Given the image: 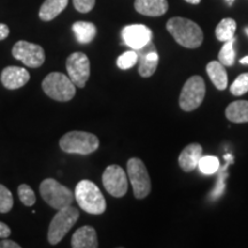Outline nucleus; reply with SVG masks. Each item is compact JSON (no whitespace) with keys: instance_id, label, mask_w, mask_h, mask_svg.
<instances>
[{"instance_id":"2f4dec72","label":"nucleus","mask_w":248,"mask_h":248,"mask_svg":"<svg viewBox=\"0 0 248 248\" xmlns=\"http://www.w3.org/2000/svg\"><path fill=\"white\" fill-rule=\"evenodd\" d=\"M11 234V229L5 223L0 222V238H8Z\"/></svg>"},{"instance_id":"9d476101","label":"nucleus","mask_w":248,"mask_h":248,"mask_svg":"<svg viewBox=\"0 0 248 248\" xmlns=\"http://www.w3.org/2000/svg\"><path fill=\"white\" fill-rule=\"evenodd\" d=\"M66 67L68 76L77 88L83 89L90 77V60L82 52H75L67 59Z\"/></svg>"},{"instance_id":"9b49d317","label":"nucleus","mask_w":248,"mask_h":248,"mask_svg":"<svg viewBox=\"0 0 248 248\" xmlns=\"http://www.w3.org/2000/svg\"><path fill=\"white\" fill-rule=\"evenodd\" d=\"M102 184L106 191L115 198H122L128 191V177L120 166L111 164L102 173Z\"/></svg>"},{"instance_id":"e433bc0d","label":"nucleus","mask_w":248,"mask_h":248,"mask_svg":"<svg viewBox=\"0 0 248 248\" xmlns=\"http://www.w3.org/2000/svg\"><path fill=\"white\" fill-rule=\"evenodd\" d=\"M245 32H246V35L248 36V28H246V29H245Z\"/></svg>"},{"instance_id":"aec40b11","label":"nucleus","mask_w":248,"mask_h":248,"mask_svg":"<svg viewBox=\"0 0 248 248\" xmlns=\"http://www.w3.org/2000/svg\"><path fill=\"white\" fill-rule=\"evenodd\" d=\"M69 0H45L39 9V17L43 21H51L67 7Z\"/></svg>"},{"instance_id":"cd10ccee","label":"nucleus","mask_w":248,"mask_h":248,"mask_svg":"<svg viewBox=\"0 0 248 248\" xmlns=\"http://www.w3.org/2000/svg\"><path fill=\"white\" fill-rule=\"evenodd\" d=\"M13 195L12 192L4 185L0 184V213L5 214L11 212L13 208Z\"/></svg>"},{"instance_id":"b1692460","label":"nucleus","mask_w":248,"mask_h":248,"mask_svg":"<svg viewBox=\"0 0 248 248\" xmlns=\"http://www.w3.org/2000/svg\"><path fill=\"white\" fill-rule=\"evenodd\" d=\"M198 168L203 175H213L221 168V163H219V160L216 156L207 155V156H201Z\"/></svg>"},{"instance_id":"f03ea898","label":"nucleus","mask_w":248,"mask_h":248,"mask_svg":"<svg viewBox=\"0 0 248 248\" xmlns=\"http://www.w3.org/2000/svg\"><path fill=\"white\" fill-rule=\"evenodd\" d=\"M75 199L80 208L92 215H100L106 210V200L100 188L88 179H83L76 185Z\"/></svg>"},{"instance_id":"393cba45","label":"nucleus","mask_w":248,"mask_h":248,"mask_svg":"<svg viewBox=\"0 0 248 248\" xmlns=\"http://www.w3.org/2000/svg\"><path fill=\"white\" fill-rule=\"evenodd\" d=\"M138 62V53L137 51H126L124 52L122 55H120L116 60V64L120 69L126 70L136 66V63Z\"/></svg>"},{"instance_id":"6e6552de","label":"nucleus","mask_w":248,"mask_h":248,"mask_svg":"<svg viewBox=\"0 0 248 248\" xmlns=\"http://www.w3.org/2000/svg\"><path fill=\"white\" fill-rule=\"evenodd\" d=\"M206 94L204 80L200 76H192L186 80L179 95V106L184 111L197 109L202 104Z\"/></svg>"},{"instance_id":"f257e3e1","label":"nucleus","mask_w":248,"mask_h":248,"mask_svg":"<svg viewBox=\"0 0 248 248\" xmlns=\"http://www.w3.org/2000/svg\"><path fill=\"white\" fill-rule=\"evenodd\" d=\"M167 30L183 47L198 48L203 42L201 28L188 18L171 17L167 22Z\"/></svg>"},{"instance_id":"f704fd0d","label":"nucleus","mask_w":248,"mask_h":248,"mask_svg":"<svg viewBox=\"0 0 248 248\" xmlns=\"http://www.w3.org/2000/svg\"><path fill=\"white\" fill-rule=\"evenodd\" d=\"M240 63L241 64H248V57H245L240 60Z\"/></svg>"},{"instance_id":"2eb2a0df","label":"nucleus","mask_w":248,"mask_h":248,"mask_svg":"<svg viewBox=\"0 0 248 248\" xmlns=\"http://www.w3.org/2000/svg\"><path fill=\"white\" fill-rule=\"evenodd\" d=\"M202 156V146L200 144H190L181 152L178 157V163L182 170L185 172L193 171L197 168L199 161Z\"/></svg>"},{"instance_id":"4be33fe9","label":"nucleus","mask_w":248,"mask_h":248,"mask_svg":"<svg viewBox=\"0 0 248 248\" xmlns=\"http://www.w3.org/2000/svg\"><path fill=\"white\" fill-rule=\"evenodd\" d=\"M235 29H237V23H235L233 18H223L216 27V38L218 39L219 42H228V40L234 38Z\"/></svg>"},{"instance_id":"dca6fc26","label":"nucleus","mask_w":248,"mask_h":248,"mask_svg":"<svg viewBox=\"0 0 248 248\" xmlns=\"http://www.w3.org/2000/svg\"><path fill=\"white\" fill-rule=\"evenodd\" d=\"M71 246L74 248H97L99 246L97 232L92 226H82L73 234Z\"/></svg>"},{"instance_id":"c85d7f7f","label":"nucleus","mask_w":248,"mask_h":248,"mask_svg":"<svg viewBox=\"0 0 248 248\" xmlns=\"http://www.w3.org/2000/svg\"><path fill=\"white\" fill-rule=\"evenodd\" d=\"M17 192H18V198H20L21 202H22L24 206L31 207L35 204L36 194L29 185H27V184L20 185L18 186Z\"/></svg>"},{"instance_id":"20e7f679","label":"nucleus","mask_w":248,"mask_h":248,"mask_svg":"<svg viewBox=\"0 0 248 248\" xmlns=\"http://www.w3.org/2000/svg\"><path fill=\"white\" fill-rule=\"evenodd\" d=\"M42 88L49 98L62 102L71 100L76 93V85L69 76L58 71L48 74L45 77L42 83Z\"/></svg>"},{"instance_id":"7ed1b4c3","label":"nucleus","mask_w":248,"mask_h":248,"mask_svg":"<svg viewBox=\"0 0 248 248\" xmlns=\"http://www.w3.org/2000/svg\"><path fill=\"white\" fill-rule=\"evenodd\" d=\"M60 147L69 154L89 155L98 150L99 139L90 132L70 131L61 137Z\"/></svg>"},{"instance_id":"ddd939ff","label":"nucleus","mask_w":248,"mask_h":248,"mask_svg":"<svg viewBox=\"0 0 248 248\" xmlns=\"http://www.w3.org/2000/svg\"><path fill=\"white\" fill-rule=\"evenodd\" d=\"M138 53V73L141 77H151L156 70L157 64H159V54H157L156 48L152 42L148 43L146 46L140 49H137Z\"/></svg>"},{"instance_id":"6ab92c4d","label":"nucleus","mask_w":248,"mask_h":248,"mask_svg":"<svg viewBox=\"0 0 248 248\" xmlns=\"http://www.w3.org/2000/svg\"><path fill=\"white\" fill-rule=\"evenodd\" d=\"M225 116L232 123L248 122V101L237 100L231 102L225 110Z\"/></svg>"},{"instance_id":"412c9836","label":"nucleus","mask_w":248,"mask_h":248,"mask_svg":"<svg viewBox=\"0 0 248 248\" xmlns=\"http://www.w3.org/2000/svg\"><path fill=\"white\" fill-rule=\"evenodd\" d=\"M73 31L79 44H89L97 35V28L91 22L78 21L73 24Z\"/></svg>"},{"instance_id":"f3484780","label":"nucleus","mask_w":248,"mask_h":248,"mask_svg":"<svg viewBox=\"0 0 248 248\" xmlns=\"http://www.w3.org/2000/svg\"><path fill=\"white\" fill-rule=\"evenodd\" d=\"M135 9L146 16H161L168 11L167 0H136Z\"/></svg>"},{"instance_id":"1a4fd4ad","label":"nucleus","mask_w":248,"mask_h":248,"mask_svg":"<svg viewBox=\"0 0 248 248\" xmlns=\"http://www.w3.org/2000/svg\"><path fill=\"white\" fill-rule=\"evenodd\" d=\"M12 54L16 60L21 61L29 68H38L44 63L45 52L42 46L32 43L20 40L13 46Z\"/></svg>"},{"instance_id":"a211bd4d","label":"nucleus","mask_w":248,"mask_h":248,"mask_svg":"<svg viewBox=\"0 0 248 248\" xmlns=\"http://www.w3.org/2000/svg\"><path fill=\"white\" fill-rule=\"evenodd\" d=\"M207 74L217 90H225L228 88V74L225 67L219 61H212L207 64Z\"/></svg>"},{"instance_id":"c756f323","label":"nucleus","mask_w":248,"mask_h":248,"mask_svg":"<svg viewBox=\"0 0 248 248\" xmlns=\"http://www.w3.org/2000/svg\"><path fill=\"white\" fill-rule=\"evenodd\" d=\"M74 6L80 13H89L95 5V0H73Z\"/></svg>"},{"instance_id":"bb28decb","label":"nucleus","mask_w":248,"mask_h":248,"mask_svg":"<svg viewBox=\"0 0 248 248\" xmlns=\"http://www.w3.org/2000/svg\"><path fill=\"white\" fill-rule=\"evenodd\" d=\"M232 163V161L230 162H226V164L224 167H222L221 170L218 169V181H217V184L215 186V190H214L212 193H210V199L215 200L217 199L218 197H221L223 194V192H224V187H225V179L228 177V171H226V169H228L229 164Z\"/></svg>"},{"instance_id":"72a5a7b5","label":"nucleus","mask_w":248,"mask_h":248,"mask_svg":"<svg viewBox=\"0 0 248 248\" xmlns=\"http://www.w3.org/2000/svg\"><path fill=\"white\" fill-rule=\"evenodd\" d=\"M186 2H188V4H192V5H198L201 0H185Z\"/></svg>"},{"instance_id":"c9c22d12","label":"nucleus","mask_w":248,"mask_h":248,"mask_svg":"<svg viewBox=\"0 0 248 248\" xmlns=\"http://www.w3.org/2000/svg\"><path fill=\"white\" fill-rule=\"evenodd\" d=\"M226 1H228V2H230V5L232 4V2H233L234 1V0H226Z\"/></svg>"},{"instance_id":"39448f33","label":"nucleus","mask_w":248,"mask_h":248,"mask_svg":"<svg viewBox=\"0 0 248 248\" xmlns=\"http://www.w3.org/2000/svg\"><path fill=\"white\" fill-rule=\"evenodd\" d=\"M40 195L46 203L54 209L66 208L73 204L74 198L73 192L69 188L60 184L53 178H46L42 182L39 187Z\"/></svg>"},{"instance_id":"473e14b6","label":"nucleus","mask_w":248,"mask_h":248,"mask_svg":"<svg viewBox=\"0 0 248 248\" xmlns=\"http://www.w3.org/2000/svg\"><path fill=\"white\" fill-rule=\"evenodd\" d=\"M9 35V28L4 23H0V40H4Z\"/></svg>"},{"instance_id":"f8f14e48","label":"nucleus","mask_w":248,"mask_h":248,"mask_svg":"<svg viewBox=\"0 0 248 248\" xmlns=\"http://www.w3.org/2000/svg\"><path fill=\"white\" fill-rule=\"evenodd\" d=\"M122 38L124 44L137 51L152 42V31L144 24H131L123 28Z\"/></svg>"},{"instance_id":"4468645a","label":"nucleus","mask_w":248,"mask_h":248,"mask_svg":"<svg viewBox=\"0 0 248 248\" xmlns=\"http://www.w3.org/2000/svg\"><path fill=\"white\" fill-rule=\"evenodd\" d=\"M2 85L8 90H16L22 88L29 82L30 74L27 69L22 67L9 66L6 67L1 73Z\"/></svg>"},{"instance_id":"a878e982","label":"nucleus","mask_w":248,"mask_h":248,"mask_svg":"<svg viewBox=\"0 0 248 248\" xmlns=\"http://www.w3.org/2000/svg\"><path fill=\"white\" fill-rule=\"evenodd\" d=\"M230 92L235 97H240L248 92V73L241 74L230 86Z\"/></svg>"},{"instance_id":"5701e85b","label":"nucleus","mask_w":248,"mask_h":248,"mask_svg":"<svg viewBox=\"0 0 248 248\" xmlns=\"http://www.w3.org/2000/svg\"><path fill=\"white\" fill-rule=\"evenodd\" d=\"M234 42V38L228 40V42H224V45L222 46L221 51H219L218 61L221 62L224 67L233 66L235 60V52L233 48Z\"/></svg>"},{"instance_id":"423d86ee","label":"nucleus","mask_w":248,"mask_h":248,"mask_svg":"<svg viewBox=\"0 0 248 248\" xmlns=\"http://www.w3.org/2000/svg\"><path fill=\"white\" fill-rule=\"evenodd\" d=\"M79 217V210L75 207L68 206L66 208L59 209L57 215L53 217L49 224L47 239L51 245H57L63 239V237L70 229L75 225Z\"/></svg>"},{"instance_id":"7c9ffc66","label":"nucleus","mask_w":248,"mask_h":248,"mask_svg":"<svg viewBox=\"0 0 248 248\" xmlns=\"http://www.w3.org/2000/svg\"><path fill=\"white\" fill-rule=\"evenodd\" d=\"M0 248H21V246L15 241L9 240L8 238H2V240L0 241Z\"/></svg>"},{"instance_id":"0eeeda50","label":"nucleus","mask_w":248,"mask_h":248,"mask_svg":"<svg viewBox=\"0 0 248 248\" xmlns=\"http://www.w3.org/2000/svg\"><path fill=\"white\" fill-rule=\"evenodd\" d=\"M128 176L132 185L133 194L137 199H144L150 194L152 185L144 162L138 157H131L126 163Z\"/></svg>"}]
</instances>
